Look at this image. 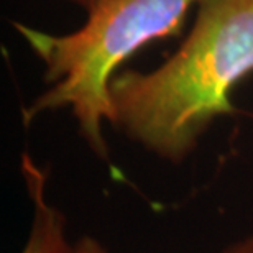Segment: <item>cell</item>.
I'll use <instances>...</instances> for the list:
<instances>
[{"mask_svg":"<svg viewBox=\"0 0 253 253\" xmlns=\"http://www.w3.org/2000/svg\"><path fill=\"white\" fill-rule=\"evenodd\" d=\"M76 253H110L105 245L95 237L84 235L76 242Z\"/></svg>","mask_w":253,"mask_h":253,"instance_id":"277c9868","label":"cell"},{"mask_svg":"<svg viewBox=\"0 0 253 253\" xmlns=\"http://www.w3.org/2000/svg\"><path fill=\"white\" fill-rule=\"evenodd\" d=\"M201 0H105L87 12L71 33L54 35L15 23L44 68L49 84L23 109V124L40 115L69 109L79 135L100 160L109 158L104 135L110 124L109 87L126 59L155 40L178 33L191 7Z\"/></svg>","mask_w":253,"mask_h":253,"instance_id":"7a4b0ae2","label":"cell"},{"mask_svg":"<svg viewBox=\"0 0 253 253\" xmlns=\"http://www.w3.org/2000/svg\"><path fill=\"white\" fill-rule=\"evenodd\" d=\"M22 176L33 206L32 225L22 253H76L66 235V217L48 201V174L27 151L22 156Z\"/></svg>","mask_w":253,"mask_h":253,"instance_id":"3957f363","label":"cell"},{"mask_svg":"<svg viewBox=\"0 0 253 253\" xmlns=\"http://www.w3.org/2000/svg\"><path fill=\"white\" fill-rule=\"evenodd\" d=\"M250 74L253 0H201L191 32L165 63L114 76L110 124L161 161L181 165L217 119L235 112L232 92Z\"/></svg>","mask_w":253,"mask_h":253,"instance_id":"6da1fadb","label":"cell"},{"mask_svg":"<svg viewBox=\"0 0 253 253\" xmlns=\"http://www.w3.org/2000/svg\"><path fill=\"white\" fill-rule=\"evenodd\" d=\"M63 2H68V3H73L76 7H81L85 12H89V10H92L94 7H97L105 0H63Z\"/></svg>","mask_w":253,"mask_h":253,"instance_id":"8992f818","label":"cell"},{"mask_svg":"<svg viewBox=\"0 0 253 253\" xmlns=\"http://www.w3.org/2000/svg\"><path fill=\"white\" fill-rule=\"evenodd\" d=\"M220 253H253V232L242 239L232 242Z\"/></svg>","mask_w":253,"mask_h":253,"instance_id":"5b68a950","label":"cell"}]
</instances>
